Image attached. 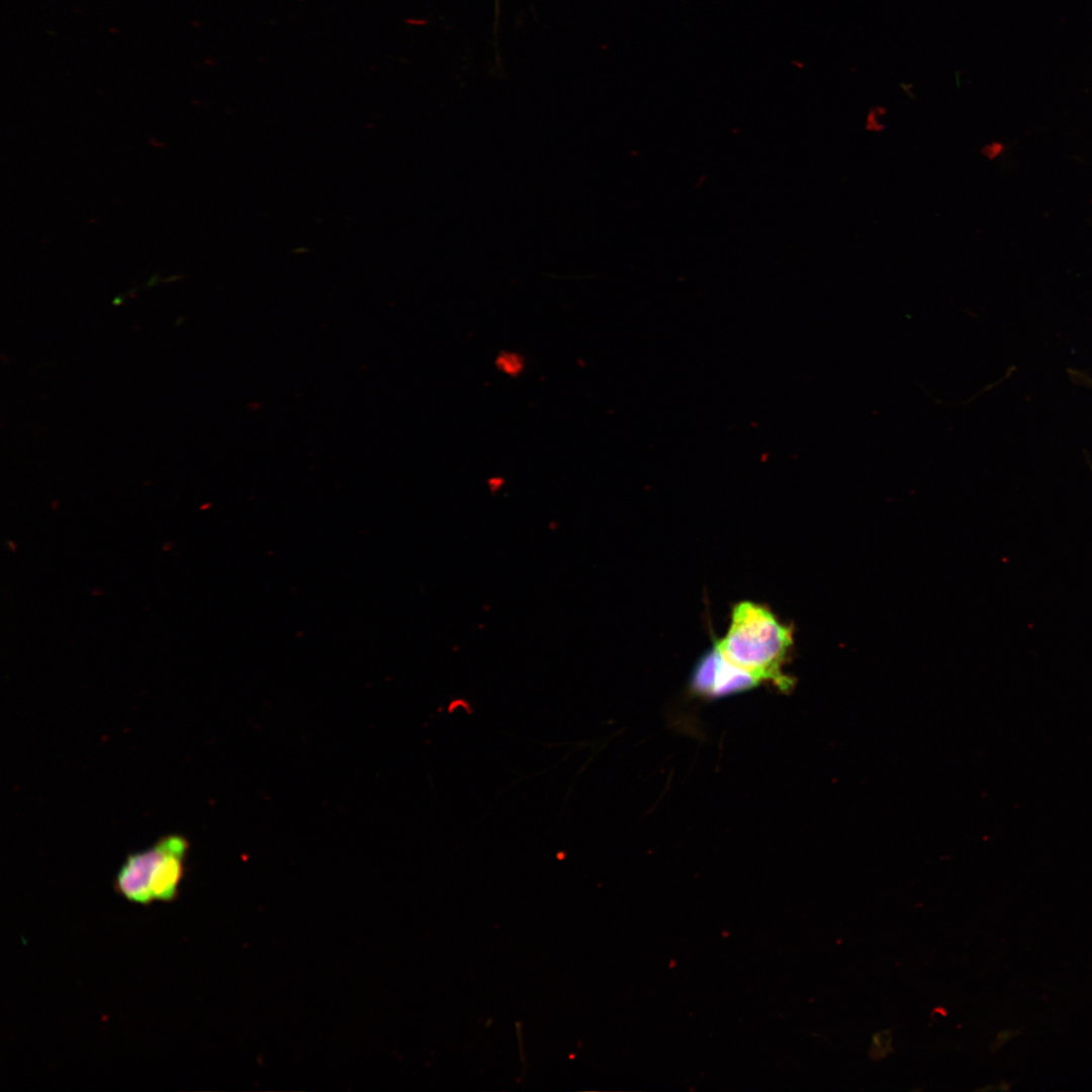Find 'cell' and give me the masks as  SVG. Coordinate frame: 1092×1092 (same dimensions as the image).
Returning a JSON list of instances; mask_svg holds the SVG:
<instances>
[{"instance_id":"1","label":"cell","mask_w":1092,"mask_h":1092,"mask_svg":"<svg viewBox=\"0 0 1092 1092\" xmlns=\"http://www.w3.org/2000/svg\"><path fill=\"white\" fill-rule=\"evenodd\" d=\"M714 644L728 660L760 681H770L782 692L794 687V679L783 672L793 630L767 608L751 602L737 604L726 635Z\"/></svg>"},{"instance_id":"2","label":"cell","mask_w":1092,"mask_h":1092,"mask_svg":"<svg viewBox=\"0 0 1092 1092\" xmlns=\"http://www.w3.org/2000/svg\"><path fill=\"white\" fill-rule=\"evenodd\" d=\"M188 847L183 835L171 834L147 849L130 853L116 874L115 891L140 905L172 902L178 896Z\"/></svg>"},{"instance_id":"3","label":"cell","mask_w":1092,"mask_h":1092,"mask_svg":"<svg viewBox=\"0 0 1092 1092\" xmlns=\"http://www.w3.org/2000/svg\"><path fill=\"white\" fill-rule=\"evenodd\" d=\"M759 682L755 675L728 660L715 644L698 662L691 680L697 695L709 698L747 691Z\"/></svg>"},{"instance_id":"4","label":"cell","mask_w":1092,"mask_h":1092,"mask_svg":"<svg viewBox=\"0 0 1092 1092\" xmlns=\"http://www.w3.org/2000/svg\"><path fill=\"white\" fill-rule=\"evenodd\" d=\"M494 365L503 374L519 377L526 369V359L518 352L503 350L496 355Z\"/></svg>"},{"instance_id":"5","label":"cell","mask_w":1092,"mask_h":1092,"mask_svg":"<svg viewBox=\"0 0 1092 1092\" xmlns=\"http://www.w3.org/2000/svg\"><path fill=\"white\" fill-rule=\"evenodd\" d=\"M891 1041L892 1036L890 1029L875 1033L873 1035L872 1046L870 1050L871 1056L874 1059L885 1057L892 1050Z\"/></svg>"}]
</instances>
